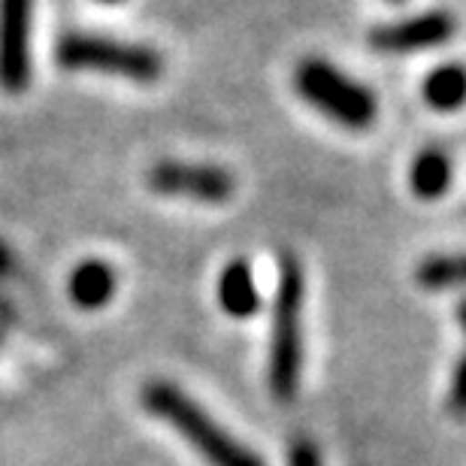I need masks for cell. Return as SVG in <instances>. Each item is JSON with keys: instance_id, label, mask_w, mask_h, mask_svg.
I'll return each mask as SVG.
<instances>
[{"instance_id": "1", "label": "cell", "mask_w": 466, "mask_h": 466, "mask_svg": "<svg viewBox=\"0 0 466 466\" xmlns=\"http://www.w3.org/2000/svg\"><path fill=\"white\" fill-rule=\"evenodd\" d=\"M143 406L161 421H167L173 431L185 436V442L194 451L203 454L209 466H264V461L255 451L237 442L218 421L203 412L182 388L170 381H152L143 388Z\"/></svg>"}, {"instance_id": "2", "label": "cell", "mask_w": 466, "mask_h": 466, "mask_svg": "<svg viewBox=\"0 0 466 466\" xmlns=\"http://www.w3.org/2000/svg\"><path fill=\"white\" fill-rule=\"evenodd\" d=\"M303 269L294 258H282L273 306V346H269V390L291 403L300 390L303 370Z\"/></svg>"}, {"instance_id": "3", "label": "cell", "mask_w": 466, "mask_h": 466, "mask_svg": "<svg viewBox=\"0 0 466 466\" xmlns=\"http://www.w3.org/2000/svg\"><path fill=\"white\" fill-rule=\"evenodd\" d=\"M294 88L306 104L337 121L339 127L367 130L379 118L376 91L324 58H306L297 64Z\"/></svg>"}, {"instance_id": "4", "label": "cell", "mask_w": 466, "mask_h": 466, "mask_svg": "<svg viewBox=\"0 0 466 466\" xmlns=\"http://www.w3.org/2000/svg\"><path fill=\"white\" fill-rule=\"evenodd\" d=\"M58 64L64 70H91L121 76L139 86L157 82L164 73L161 52L143 43H125L97 34H64L58 40Z\"/></svg>"}, {"instance_id": "5", "label": "cell", "mask_w": 466, "mask_h": 466, "mask_svg": "<svg viewBox=\"0 0 466 466\" xmlns=\"http://www.w3.org/2000/svg\"><path fill=\"white\" fill-rule=\"evenodd\" d=\"M146 185L161 198H185L198 203H228L237 191V179L225 167L188 161H157L146 173Z\"/></svg>"}, {"instance_id": "6", "label": "cell", "mask_w": 466, "mask_h": 466, "mask_svg": "<svg viewBox=\"0 0 466 466\" xmlns=\"http://www.w3.org/2000/svg\"><path fill=\"white\" fill-rule=\"evenodd\" d=\"M34 0H0V91L22 95L34 76Z\"/></svg>"}, {"instance_id": "7", "label": "cell", "mask_w": 466, "mask_h": 466, "mask_svg": "<svg viewBox=\"0 0 466 466\" xmlns=\"http://www.w3.org/2000/svg\"><path fill=\"white\" fill-rule=\"evenodd\" d=\"M454 15L445 9H433V13H421L394 25H381L370 34V46L385 55H409L424 52L433 46H445L454 36Z\"/></svg>"}, {"instance_id": "8", "label": "cell", "mask_w": 466, "mask_h": 466, "mask_svg": "<svg viewBox=\"0 0 466 466\" xmlns=\"http://www.w3.org/2000/svg\"><path fill=\"white\" fill-rule=\"evenodd\" d=\"M218 306L225 309L230 319H251L260 309V291L255 282V273L246 260H230V264L221 269L218 285Z\"/></svg>"}, {"instance_id": "9", "label": "cell", "mask_w": 466, "mask_h": 466, "mask_svg": "<svg viewBox=\"0 0 466 466\" xmlns=\"http://www.w3.org/2000/svg\"><path fill=\"white\" fill-rule=\"evenodd\" d=\"M67 294L79 309H104L116 294V269L106 260H82L70 273Z\"/></svg>"}, {"instance_id": "10", "label": "cell", "mask_w": 466, "mask_h": 466, "mask_svg": "<svg viewBox=\"0 0 466 466\" xmlns=\"http://www.w3.org/2000/svg\"><path fill=\"white\" fill-rule=\"evenodd\" d=\"M454 167L442 148H424L409 164V188L418 200H436L451 188Z\"/></svg>"}, {"instance_id": "11", "label": "cell", "mask_w": 466, "mask_h": 466, "mask_svg": "<svg viewBox=\"0 0 466 466\" xmlns=\"http://www.w3.org/2000/svg\"><path fill=\"white\" fill-rule=\"evenodd\" d=\"M421 97L436 113H458L466 104V67L463 64H442L427 73Z\"/></svg>"}, {"instance_id": "12", "label": "cell", "mask_w": 466, "mask_h": 466, "mask_svg": "<svg viewBox=\"0 0 466 466\" xmlns=\"http://www.w3.org/2000/svg\"><path fill=\"white\" fill-rule=\"evenodd\" d=\"M418 285L431 291H445V288L466 285V251L463 255H436L427 258L418 267Z\"/></svg>"}, {"instance_id": "13", "label": "cell", "mask_w": 466, "mask_h": 466, "mask_svg": "<svg viewBox=\"0 0 466 466\" xmlns=\"http://www.w3.org/2000/svg\"><path fill=\"white\" fill-rule=\"evenodd\" d=\"M458 315H461V324H463V333H466V300L461 303ZM449 403H451V409H454L458 415H466V354L461 358L458 370H454L451 390H449Z\"/></svg>"}, {"instance_id": "14", "label": "cell", "mask_w": 466, "mask_h": 466, "mask_svg": "<svg viewBox=\"0 0 466 466\" xmlns=\"http://www.w3.org/2000/svg\"><path fill=\"white\" fill-rule=\"evenodd\" d=\"M288 466H321V454L309 440H297L288 451Z\"/></svg>"}, {"instance_id": "15", "label": "cell", "mask_w": 466, "mask_h": 466, "mask_svg": "<svg viewBox=\"0 0 466 466\" xmlns=\"http://www.w3.org/2000/svg\"><path fill=\"white\" fill-rule=\"evenodd\" d=\"M4 269H6V248L0 246V273H4Z\"/></svg>"}, {"instance_id": "16", "label": "cell", "mask_w": 466, "mask_h": 466, "mask_svg": "<svg viewBox=\"0 0 466 466\" xmlns=\"http://www.w3.org/2000/svg\"><path fill=\"white\" fill-rule=\"evenodd\" d=\"M100 4H121V0H100Z\"/></svg>"}, {"instance_id": "17", "label": "cell", "mask_w": 466, "mask_h": 466, "mask_svg": "<svg viewBox=\"0 0 466 466\" xmlns=\"http://www.w3.org/2000/svg\"><path fill=\"white\" fill-rule=\"evenodd\" d=\"M394 4H400V0H394Z\"/></svg>"}]
</instances>
